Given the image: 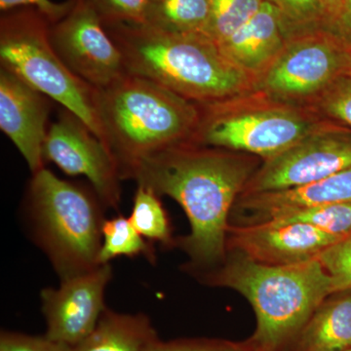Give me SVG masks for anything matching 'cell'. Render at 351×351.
I'll use <instances>...</instances> for the list:
<instances>
[{"label": "cell", "mask_w": 351, "mask_h": 351, "mask_svg": "<svg viewBox=\"0 0 351 351\" xmlns=\"http://www.w3.org/2000/svg\"><path fill=\"white\" fill-rule=\"evenodd\" d=\"M258 157L184 143L143 158L122 180L177 201L191 232L179 239L191 265L212 269L228 253V218L245 186L260 167Z\"/></svg>", "instance_id": "cell-1"}, {"label": "cell", "mask_w": 351, "mask_h": 351, "mask_svg": "<svg viewBox=\"0 0 351 351\" xmlns=\"http://www.w3.org/2000/svg\"><path fill=\"white\" fill-rule=\"evenodd\" d=\"M103 25L121 52L127 73L193 103H217L255 90V80L204 34L161 31L140 23Z\"/></svg>", "instance_id": "cell-2"}, {"label": "cell", "mask_w": 351, "mask_h": 351, "mask_svg": "<svg viewBox=\"0 0 351 351\" xmlns=\"http://www.w3.org/2000/svg\"><path fill=\"white\" fill-rule=\"evenodd\" d=\"M205 281L244 295L257 317L248 343L258 351H282L314 311L334 295L331 277L318 258L288 265L258 263L239 251H228L221 267Z\"/></svg>", "instance_id": "cell-3"}, {"label": "cell", "mask_w": 351, "mask_h": 351, "mask_svg": "<svg viewBox=\"0 0 351 351\" xmlns=\"http://www.w3.org/2000/svg\"><path fill=\"white\" fill-rule=\"evenodd\" d=\"M95 106L121 179L143 158L191 142L199 119L198 104L129 73L95 89Z\"/></svg>", "instance_id": "cell-4"}, {"label": "cell", "mask_w": 351, "mask_h": 351, "mask_svg": "<svg viewBox=\"0 0 351 351\" xmlns=\"http://www.w3.org/2000/svg\"><path fill=\"white\" fill-rule=\"evenodd\" d=\"M100 203L98 196L45 168L32 175L27 193L32 233L61 281L101 265L106 219Z\"/></svg>", "instance_id": "cell-5"}, {"label": "cell", "mask_w": 351, "mask_h": 351, "mask_svg": "<svg viewBox=\"0 0 351 351\" xmlns=\"http://www.w3.org/2000/svg\"><path fill=\"white\" fill-rule=\"evenodd\" d=\"M328 122L311 108L274 100L254 90L199 105V119L189 143L265 160Z\"/></svg>", "instance_id": "cell-6"}, {"label": "cell", "mask_w": 351, "mask_h": 351, "mask_svg": "<svg viewBox=\"0 0 351 351\" xmlns=\"http://www.w3.org/2000/svg\"><path fill=\"white\" fill-rule=\"evenodd\" d=\"M50 24L43 14L32 7L2 13L1 68L61 104L104 142L95 106V89L71 73L57 54L50 43Z\"/></svg>", "instance_id": "cell-7"}, {"label": "cell", "mask_w": 351, "mask_h": 351, "mask_svg": "<svg viewBox=\"0 0 351 351\" xmlns=\"http://www.w3.org/2000/svg\"><path fill=\"white\" fill-rule=\"evenodd\" d=\"M351 71V50L326 31L288 39L285 47L255 82L256 91L274 100L308 107Z\"/></svg>", "instance_id": "cell-8"}, {"label": "cell", "mask_w": 351, "mask_h": 351, "mask_svg": "<svg viewBox=\"0 0 351 351\" xmlns=\"http://www.w3.org/2000/svg\"><path fill=\"white\" fill-rule=\"evenodd\" d=\"M351 167V132L328 122L263 160L241 195L306 186Z\"/></svg>", "instance_id": "cell-9"}, {"label": "cell", "mask_w": 351, "mask_h": 351, "mask_svg": "<svg viewBox=\"0 0 351 351\" xmlns=\"http://www.w3.org/2000/svg\"><path fill=\"white\" fill-rule=\"evenodd\" d=\"M49 39L69 71L94 89L108 86L127 73L121 52L92 0H73L71 10L50 24Z\"/></svg>", "instance_id": "cell-10"}, {"label": "cell", "mask_w": 351, "mask_h": 351, "mask_svg": "<svg viewBox=\"0 0 351 351\" xmlns=\"http://www.w3.org/2000/svg\"><path fill=\"white\" fill-rule=\"evenodd\" d=\"M43 156L66 174L85 176L105 206L119 208V164L108 145L73 113L64 110L48 129Z\"/></svg>", "instance_id": "cell-11"}, {"label": "cell", "mask_w": 351, "mask_h": 351, "mask_svg": "<svg viewBox=\"0 0 351 351\" xmlns=\"http://www.w3.org/2000/svg\"><path fill=\"white\" fill-rule=\"evenodd\" d=\"M112 277L110 263L61 281L59 288L41 292L45 336L75 348L93 331L105 311V293Z\"/></svg>", "instance_id": "cell-12"}, {"label": "cell", "mask_w": 351, "mask_h": 351, "mask_svg": "<svg viewBox=\"0 0 351 351\" xmlns=\"http://www.w3.org/2000/svg\"><path fill=\"white\" fill-rule=\"evenodd\" d=\"M341 239L306 223L267 221L228 226L226 248L265 265H288L316 260Z\"/></svg>", "instance_id": "cell-13"}, {"label": "cell", "mask_w": 351, "mask_h": 351, "mask_svg": "<svg viewBox=\"0 0 351 351\" xmlns=\"http://www.w3.org/2000/svg\"><path fill=\"white\" fill-rule=\"evenodd\" d=\"M5 69H0V128L24 157L32 174L44 168L43 147L49 104Z\"/></svg>", "instance_id": "cell-14"}, {"label": "cell", "mask_w": 351, "mask_h": 351, "mask_svg": "<svg viewBox=\"0 0 351 351\" xmlns=\"http://www.w3.org/2000/svg\"><path fill=\"white\" fill-rule=\"evenodd\" d=\"M337 203H351V167L306 186L241 195L232 210L248 214L249 223H257L295 210Z\"/></svg>", "instance_id": "cell-15"}, {"label": "cell", "mask_w": 351, "mask_h": 351, "mask_svg": "<svg viewBox=\"0 0 351 351\" xmlns=\"http://www.w3.org/2000/svg\"><path fill=\"white\" fill-rule=\"evenodd\" d=\"M288 39L280 14L265 0L247 24L218 46L234 66L256 82L280 54Z\"/></svg>", "instance_id": "cell-16"}, {"label": "cell", "mask_w": 351, "mask_h": 351, "mask_svg": "<svg viewBox=\"0 0 351 351\" xmlns=\"http://www.w3.org/2000/svg\"><path fill=\"white\" fill-rule=\"evenodd\" d=\"M316 308L282 351H345L351 348V290L336 293Z\"/></svg>", "instance_id": "cell-17"}, {"label": "cell", "mask_w": 351, "mask_h": 351, "mask_svg": "<svg viewBox=\"0 0 351 351\" xmlns=\"http://www.w3.org/2000/svg\"><path fill=\"white\" fill-rule=\"evenodd\" d=\"M159 339L145 314L119 313L106 307L93 331L73 351H147Z\"/></svg>", "instance_id": "cell-18"}, {"label": "cell", "mask_w": 351, "mask_h": 351, "mask_svg": "<svg viewBox=\"0 0 351 351\" xmlns=\"http://www.w3.org/2000/svg\"><path fill=\"white\" fill-rule=\"evenodd\" d=\"M212 0H151L144 24L161 31L203 34Z\"/></svg>", "instance_id": "cell-19"}, {"label": "cell", "mask_w": 351, "mask_h": 351, "mask_svg": "<svg viewBox=\"0 0 351 351\" xmlns=\"http://www.w3.org/2000/svg\"><path fill=\"white\" fill-rule=\"evenodd\" d=\"M101 232L103 243L99 256L100 265L110 263L119 256L129 258L143 256L152 263L156 262L154 246L136 230L129 218L119 215L106 219Z\"/></svg>", "instance_id": "cell-20"}, {"label": "cell", "mask_w": 351, "mask_h": 351, "mask_svg": "<svg viewBox=\"0 0 351 351\" xmlns=\"http://www.w3.org/2000/svg\"><path fill=\"white\" fill-rule=\"evenodd\" d=\"M129 219L147 241L158 242L167 247L175 244L167 212L159 195L151 189L138 186Z\"/></svg>", "instance_id": "cell-21"}, {"label": "cell", "mask_w": 351, "mask_h": 351, "mask_svg": "<svg viewBox=\"0 0 351 351\" xmlns=\"http://www.w3.org/2000/svg\"><path fill=\"white\" fill-rule=\"evenodd\" d=\"M265 0H212L211 14L203 34L217 45L241 29L258 12Z\"/></svg>", "instance_id": "cell-22"}, {"label": "cell", "mask_w": 351, "mask_h": 351, "mask_svg": "<svg viewBox=\"0 0 351 351\" xmlns=\"http://www.w3.org/2000/svg\"><path fill=\"white\" fill-rule=\"evenodd\" d=\"M269 221L306 223L321 232L343 239L351 234V203H337L295 210Z\"/></svg>", "instance_id": "cell-23"}, {"label": "cell", "mask_w": 351, "mask_h": 351, "mask_svg": "<svg viewBox=\"0 0 351 351\" xmlns=\"http://www.w3.org/2000/svg\"><path fill=\"white\" fill-rule=\"evenodd\" d=\"M280 14L288 38L325 29L320 0H267Z\"/></svg>", "instance_id": "cell-24"}, {"label": "cell", "mask_w": 351, "mask_h": 351, "mask_svg": "<svg viewBox=\"0 0 351 351\" xmlns=\"http://www.w3.org/2000/svg\"><path fill=\"white\" fill-rule=\"evenodd\" d=\"M309 108L323 119L351 129V71L339 76Z\"/></svg>", "instance_id": "cell-25"}, {"label": "cell", "mask_w": 351, "mask_h": 351, "mask_svg": "<svg viewBox=\"0 0 351 351\" xmlns=\"http://www.w3.org/2000/svg\"><path fill=\"white\" fill-rule=\"evenodd\" d=\"M318 260L331 277L335 294L351 290V234L326 249Z\"/></svg>", "instance_id": "cell-26"}, {"label": "cell", "mask_w": 351, "mask_h": 351, "mask_svg": "<svg viewBox=\"0 0 351 351\" xmlns=\"http://www.w3.org/2000/svg\"><path fill=\"white\" fill-rule=\"evenodd\" d=\"M103 23L144 24L151 0H92Z\"/></svg>", "instance_id": "cell-27"}, {"label": "cell", "mask_w": 351, "mask_h": 351, "mask_svg": "<svg viewBox=\"0 0 351 351\" xmlns=\"http://www.w3.org/2000/svg\"><path fill=\"white\" fill-rule=\"evenodd\" d=\"M147 351H258L248 341L235 343L219 339H179L162 341L159 339Z\"/></svg>", "instance_id": "cell-28"}, {"label": "cell", "mask_w": 351, "mask_h": 351, "mask_svg": "<svg viewBox=\"0 0 351 351\" xmlns=\"http://www.w3.org/2000/svg\"><path fill=\"white\" fill-rule=\"evenodd\" d=\"M0 351H73V348L46 336L3 331L0 336Z\"/></svg>", "instance_id": "cell-29"}, {"label": "cell", "mask_w": 351, "mask_h": 351, "mask_svg": "<svg viewBox=\"0 0 351 351\" xmlns=\"http://www.w3.org/2000/svg\"><path fill=\"white\" fill-rule=\"evenodd\" d=\"M73 4V0H66L60 3L52 0H0V10L3 13L22 7H32L53 24L61 20L71 10Z\"/></svg>", "instance_id": "cell-30"}, {"label": "cell", "mask_w": 351, "mask_h": 351, "mask_svg": "<svg viewBox=\"0 0 351 351\" xmlns=\"http://www.w3.org/2000/svg\"><path fill=\"white\" fill-rule=\"evenodd\" d=\"M351 50V0H345L331 27L327 29Z\"/></svg>", "instance_id": "cell-31"}, {"label": "cell", "mask_w": 351, "mask_h": 351, "mask_svg": "<svg viewBox=\"0 0 351 351\" xmlns=\"http://www.w3.org/2000/svg\"><path fill=\"white\" fill-rule=\"evenodd\" d=\"M343 1L345 0H320L323 15H324L325 29L326 31L331 27L335 18L338 15Z\"/></svg>", "instance_id": "cell-32"}, {"label": "cell", "mask_w": 351, "mask_h": 351, "mask_svg": "<svg viewBox=\"0 0 351 351\" xmlns=\"http://www.w3.org/2000/svg\"><path fill=\"white\" fill-rule=\"evenodd\" d=\"M345 351H351V348H350V350H345Z\"/></svg>", "instance_id": "cell-33"}]
</instances>
